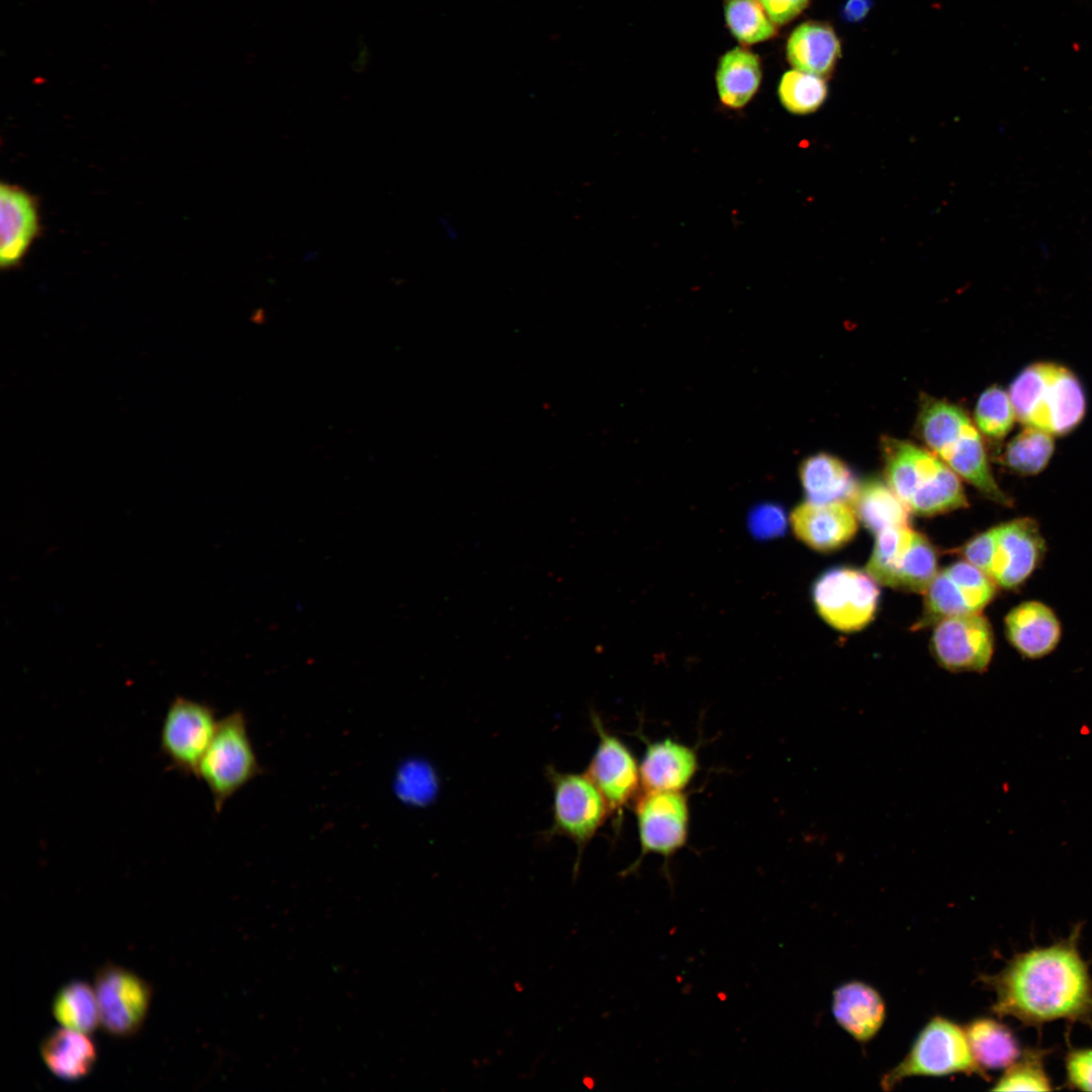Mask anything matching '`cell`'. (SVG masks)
Here are the masks:
<instances>
[{"label":"cell","mask_w":1092,"mask_h":1092,"mask_svg":"<svg viewBox=\"0 0 1092 1092\" xmlns=\"http://www.w3.org/2000/svg\"><path fill=\"white\" fill-rule=\"evenodd\" d=\"M1082 923L1049 945L1015 954L994 975L983 977L995 993L992 1012L1040 1027L1065 1020L1092 1028V976L1080 951Z\"/></svg>","instance_id":"cell-1"},{"label":"cell","mask_w":1092,"mask_h":1092,"mask_svg":"<svg viewBox=\"0 0 1092 1092\" xmlns=\"http://www.w3.org/2000/svg\"><path fill=\"white\" fill-rule=\"evenodd\" d=\"M886 482L918 516L968 507L959 476L933 452L912 442L882 438Z\"/></svg>","instance_id":"cell-2"},{"label":"cell","mask_w":1092,"mask_h":1092,"mask_svg":"<svg viewBox=\"0 0 1092 1092\" xmlns=\"http://www.w3.org/2000/svg\"><path fill=\"white\" fill-rule=\"evenodd\" d=\"M261 774L244 713L236 711L218 720L196 775L208 788L215 812Z\"/></svg>","instance_id":"cell-3"},{"label":"cell","mask_w":1092,"mask_h":1092,"mask_svg":"<svg viewBox=\"0 0 1092 1092\" xmlns=\"http://www.w3.org/2000/svg\"><path fill=\"white\" fill-rule=\"evenodd\" d=\"M963 1073L985 1077L977 1064L964 1027L942 1017H932L921 1029L905 1058L881 1080L891 1090L914 1076L940 1077Z\"/></svg>","instance_id":"cell-4"},{"label":"cell","mask_w":1092,"mask_h":1092,"mask_svg":"<svg viewBox=\"0 0 1092 1092\" xmlns=\"http://www.w3.org/2000/svg\"><path fill=\"white\" fill-rule=\"evenodd\" d=\"M818 614L834 629L858 631L873 621L880 588L868 573L851 567H834L821 574L812 588Z\"/></svg>","instance_id":"cell-5"},{"label":"cell","mask_w":1092,"mask_h":1092,"mask_svg":"<svg viewBox=\"0 0 1092 1092\" xmlns=\"http://www.w3.org/2000/svg\"><path fill=\"white\" fill-rule=\"evenodd\" d=\"M553 792L551 834L563 835L577 846L573 876L577 875L581 850L611 813L607 801L585 774L548 768Z\"/></svg>","instance_id":"cell-6"},{"label":"cell","mask_w":1092,"mask_h":1092,"mask_svg":"<svg viewBox=\"0 0 1092 1092\" xmlns=\"http://www.w3.org/2000/svg\"><path fill=\"white\" fill-rule=\"evenodd\" d=\"M217 723L211 706L176 697L165 713L160 733L161 752L170 767L183 776L196 777Z\"/></svg>","instance_id":"cell-7"},{"label":"cell","mask_w":1092,"mask_h":1092,"mask_svg":"<svg viewBox=\"0 0 1092 1092\" xmlns=\"http://www.w3.org/2000/svg\"><path fill=\"white\" fill-rule=\"evenodd\" d=\"M100 1025L116 1037L135 1034L147 1018L153 990L135 973L107 964L101 967L94 980Z\"/></svg>","instance_id":"cell-8"},{"label":"cell","mask_w":1092,"mask_h":1092,"mask_svg":"<svg viewBox=\"0 0 1092 1092\" xmlns=\"http://www.w3.org/2000/svg\"><path fill=\"white\" fill-rule=\"evenodd\" d=\"M931 649L949 671H984L994 649L991 626L980 613L943 618L934 627Z\"/></svg>","instance_id":"cell-9"},{"label":"cell","mask_w":1092,"mask_h":1092,"mask_svg":"<svg viewBox=\"0 0 1092 1092\" xmlns=\"http://www.w3.org/2000/svg\"><path fill=\"white\" fill-rule=\"evenodd\" d=\"M642 855L669 857L687 842L689 805L681 792H644L636 803Z\"/></svg>","instance_id":"cell-10"},{"label":"cell","mask_w":1092,"mask_h":1092,"mask_svg":"<svg viewBox=\"0 0 1092 1092\" xmlns=\"http://www.w3.org/2000/svg\"><path fill=\"white\" fill-rule=\"evenodd\" d=\"M996 548L989 576L1001 587L1010 589L1022 584L1035 570L1044 550V540L1037 523L1018 518L996 526Z\"/></svg>","instance_id":"cell-11"},{"label":"cell","mask_w":1092,"mask_h":1092,"mask_svg":"<svg viewBox=\"0 0 1092 1092\" xmlns=\"http://www.w3.org/2000/svg\"><path fill=\"white\" fill-rule=\"evenodd\" d=\"M593 722L600 740L584 774L602 793L612 813L624 807L639 791L640 769L628 747L607 732L598 717L594 716Z\"/></svg>","instance_id":"cell-12"},{"label":"cell","mask_w":1092,"mask_h":1092,"mask_svg":"<svg viewBox=\"0 0 1092 1092\" xmlns=\"http://www.w3.org/2000/svg\"><path fill=\"white\" fill-rule=\"evenodd\" d=\"M41 230L39 204L19 185H0V266L10 270L21 265Z\"/></svg>","instance_id":"cell-13"},{"label":"cell","mask_w":1092,"mask_h":1092,"mask_svg":"<svg viewBox=\"0 0 1092 1092\" xmlns=\"http://www.w3.org/2000/svg\"><path fill=\"white\" fill-rule=\"evenodd\" d=\"M856 519L849 504L806 500L795 508L790 522L800 541L816 551L828 552L839 549L854 537Z\"/></svg>","instance_id":"cell-14"},{"label":"cell","mask_w":1092,"mask_h":1092,"mask_svg":"<svg viewBox=\"0 0 1092 1092\" xmlns=\"http://www.w3.org/2000/svg\"><path fill=\"white\" fill-rule=\"evenodd\" d=\"M924 594V611L918 627L946 617L980 613L995 592L969 575L944 568L936 573Z\"/></svg>","instance_id":"cell-15"},{"label":"cell","mask_w":1092,"mask_h":1092,"mask_svg":"<svg viewBox=\"0 0 1092 1092\" xmlns=\"http://www.w3.org/2000/svg\"><path fill=\"white\" fill-rule=\"evenodd\" d=\"M1085 412L1086 397L1080 380L1068 368L1054 363L1029 426L1052 435H1066L1082 422Z\"/></svg>","instance_id":"cell-16"},{"label":"cell","mask_w":1092,"mask_h":1092,"mask_svg":"<svg viewBox=\"0 0 1092 1092\" xmlns=\"http://www.w3.org/2000/svg\"><path fill=\"white\" fill-rule=\"evenodd\" d=\"M1006 636L1011 645L1027 658L1051 653L1061 639V624L1046 605L1028 601L1013 608L1005 617Z\"/></svg>","instance_id":"cell-17"},{"label":"cell","mask_w":1092,"mask_h":1092,"mask_svg":"<svg viewBox=\"0 0 1092 1092\" xmlns=\"http://www.w3.org/2000/svg\"><path fill=\"white\" fill-rule=\"evenodd\" d=\"M645 792H680L698 769L695 751L670 739L647 746L639 765Z\"/></svg>","instance_id":"cell-18"},{"label":"cell","mask_w":1092,"mask_h":1092,"mask_svg":"<svg viewBox=\"0 0 1092 1092\" xmlns=\"http://www.w3.org/2000/svg\"><path fill=\"white\" fill-rule=\"evenodd\" d=\"M786 55L794 69L827 78L841 57L840 39L829 23L805 21L791 32Z\"/></svg>","instance_id":"cell-19"},{"label":"cell","mask_w":1092,"mask_h":1092,"mask_svg":"<svg viewBox=\"0 0 1092 1092\" xmlns=\"http://www.w3.org/2000/svg\"><path fill=\"white\" fill-rule=\"evenodd\" d=\"M832 1011L838 1024L861 1042L877 1034L886 1016L880 993L859 981L847 982L834 991Z\"/></svg>","instance_id":"cell-20"},{"label":"cell","mask_w":1092,"mask_h":1092,"mask_svg":"<svg viewBox=\"0 0 1092 1092\" xmlns=\"http://www.w3.org/2000/svg\"><path fill=\"white\" fill-rule=\"evenodd\" d=\"M939 458L990 500L1012 506L1011 497L999 487L992 474L983 439L974 424Z\"/></svg>","instance_id":"cell-21"},{"label":"cell","mask_w":1092,"mask_h":1092,"mask_svg":"<svg viewBox=\"0 0 1092 1092\" xmlns=\"http://www.w3.org/2000/svg\"><path fill=\"white\" fill-rule=\"evenodd\" d=\"M800 479L807 500L814 504L851 505L859 485L849 467L828 453L806 458L800 466Z\"/></svg>","instance_id":"cell-22"},{"label":"cell","mask_w":1092,"mask_h":1092,"mask_svg":"<svg viewBox=\"0 0 1092 1092\" xmlns=\"http://www.w3.org/2000/svg\"><path fill=\"white\" fill-rule=\"evenodd\" d=\"M40 1055L56 1077L68 1081L87 1076L97 1059L95 1044L87 1033L66 1027L55 1029L42 1040Z\"/></svg>","instance_id":"cell-23"},{"label":"cell","mask_w":1092,"mask_h":1092,"mask_svg":"<svg viewBox=\"0 0 1092 1092\" xmlns=\"http://www.w3.org/2000/svg\"><path fill=\"white\" fill-rule=\"evenodd\" d=\"M972 425L969 415L960 405L929 395L920 397L916 433L928 450L938 457Z\"/></svg>","instance_id":"cell-24"},{"label":"cell","mask_w":1092,"mask_h":1092,"mask_svg":"<svg viewBox=\"0 0 1092 1092\" xmlns=\"http://www.w3.org/2000/svg\"><path fill=\"white\" fill-rule=\"evenodd\" d=\"M761 81V65L757 55L745 48H734L724 54L716 71V86L720 101L727 107H744L754 96Z\"/></svg>","instance_id":"cell-25"},{"label":"cell","mask_w":1092,"mask_h":1092,"mask_svg":"<svg viewBox=\"0 0 1092 1092\" xmlns=\"http://www.w3.org/2000/svg\"><path fill=\"white\" fill-rule=\"evenodd\" d=\"M851 507L856 518L872 533L909 526L910 511L890 485L879 478L859 483Z\"/></svg>","instance_id":"cell-26"},{"label":"cell","mask_w":1092,"mask_h":1092,"mask_svg":"<svg viewBox=\"0 0 1092 1092\" xmlns=\"http://www.w3.org/2000/svg\"><path fill=\"white\" fill-rule=\"evenodd\" d=\"M964 1028L972 1054L984 1072L1007 1068L1022 1052L1012 1030L997 1019L979 1017Z\"/></svg>","instance_id":"cell-27"},{"label":"cell","mask_w":1092,"mask_h":1092,"mask_svg":"<svg viewBox=\"0 0 1092 1092\" xmlns=\"http://www.w3.org/2000/svg\"><path fill=\"white\" fill-rule=\"evenodd\" d=\"M1055 450L1054 435L1025 426L1006 445L1002 463L1019 475H1035L1049 464Z\"/></svg>","instance_id":"cell-28"},{"label":"cell","mask_w":1092,"mask_h":1092,"mask_svg":"<svg viewBox=\"0 0 1092 1092\" xmlns=\"http://www.w3.org/2000/svg\"><path fill=\"white\" fill-rule=\"evenodd\" d=\"M53 1014L63 1027L93 1032L100 1024L94 988L82 981L65 985L54 999Z\"/></svg>","instance_id":"cell-29"},{"label":"cell","mask_w":1092,"mask_h":1092,"mask_svg":"<svg viewBox=\"0 0 1092 1092\" xmlns=\"http://www.w3.org/2000/svg\"><path fill=\"white\" fill-rule=\"evenodd\" d=\"M937 573V555L930 541L914 531L911 543L896 571L893 586L924 593Z\"/></svg>","instance_id":"cell-30"},{"label":"cell","mask_w":1092,"mask_h":1092,"mask_svg":"<svg viewBox=\"0 0 1092 1092\" xmlns=\"http://www.w3.org/2000/svg\"><path fill=\"white\" fill-rule=\"evenodd\" d=\"M727 26L742 44L770 39L776 27L758 0H723Z\"/></svg>","instance_id":"cell-31"},{"label":"cell","mask_w":1092,"mask_h":1092,"mask_svg":"<svg viewBox=\"0 0 1092 1092\" xmlns=\"http://www.w3.org/2000/svg\"><path fill=\"white\" fill-rule=\"evenodd\" d=\"M1042 1049L1028 1048L1007 1068L991 1088L993 1091H1051L1052 1080L1045 1069Z\"/></svg>","instance_id":"cell-32"},{"label":"cell","mask_w":1092,"mask_h":1092,"mask_svg":"<svg viewBox=\"0 0 1092 1092\" xmlns=\"http://www.w3.org/2000/svg\"><path fill=\"white\" fill-rule=\"evenodd\" d=\"M827 93L824 78L797 69L787 71L778 87L782 105L794 114L815 112L825 101Z\"/></svg>","instance_id":"cell-33"},{"label":"cell","mask_w":1092,"mask_h":1092,"mask_svg":"<svg viewBox=\"0 0 1092 1092\" xmlns=\"http://www.w3.org/2000/svg\"><path fill=\"white\" fill-rule=\"evenodd\" d=\"M913 534L914 530L910 526H905L889 528L876 535L877 539L867 564V572L878 583L892 587L895 573L911 543Z\"/></svg>","instance_id":"cell-34"},{"label":"cell","mask_w":1092,"mask_h":1092,"mask_svg":"<svg viewBox=\"0 0 1092 1092\" xmlns=\"http://www.w3.org/2000/svg\"><path fill=\"white\" fill-rule=\"evenodd\" d=\"M1054 363L1037 362L1026 366L1013 379L1009 387V396L1016 420L1029 426L1038 407L1043 389L1048 383Z\"/></svg>","instance_id":"cell-35"},{"label":"cell","mask_w":1092,"mask_h":1092,"mask_svg":"<svg viewBox=\"0 0 1092 1092\" xmlns=\"http://www.w3.org/2000/svg\"><path fill=\"white\" fill-rule=\"evenodd\" d=\"M974 417L981 433L993 440L1007 436L1016 420L1009 393L998 385H992L981 393Z\"/></svg>","instance_id":"cell-36"},{"label":"cell","mask_w":1092,"mask_h":1092,"mask_svg":"<svg viewBox=\"0 0 1092 1092\" xmlns=\"http://www.w3.org/2000/svg\"><path fill=\"white\" fill-rule=\"evenodd\" d=\"M1066 1085L1071 1089L1092 1091V1048L1070 1050L1065 1057Z\"/></svg>","instance_id":"cell-37"},{"label":"cell","mask_w":1092,"mask_h":1092,"mask_svg":"<svg viewBox=\"0 0 1092 1092\" xmlns=\"http://www.w3.org/2000/svg\"><path fill=\"white\" fill-rule=\"evenodd\" d=\"M996 537V527H993L972 538L960 550V553L968 562L981 569L988 576L995 553Z\"/></svg>","instance_id":"cell-38"},{"label":"cell","mask_w":1092,"mask_h":1092,"mask_svg":"<svg viewBox=\"0 0 1092 1092\" xmlns=\"http://www.w3.org/2000/svg\"><path fill=\"white\" fill-rule=\"evenodd\" d=\"M774 24H787L801 14L810 0H758Z\"/></svg>","instance_id":"cell-39"},{"label":"cell","mask_w":1092,"mask_h":1092,"mask_svg":"<svg viewBox=\"0 0 1092 1092\" xmlns=\"http://www.w3.org/2000/svg\"><path fill=\"white\" fill-rule=\"evenodd\" d=\"M785 526L784 513L778 507L766 506L752 515V527L758 534L777 535L784 531Z\"/></svg>","instance_id":"cell-40"},{"label":"cell","mask_w":1092,"mask_h":1092,"mask_svg":"<svg viewBox=\"0 0 1092 1092\" xmlns=\"http://www.w3.org/2000/svg\"><path fill=\"white\" fill-rule=\"evenodd\" d=\"M874 5L873 0H846L841 7V18L849 23L862 21Z\"/></svg>","instance_id":"cell-41"}]
</instances>
